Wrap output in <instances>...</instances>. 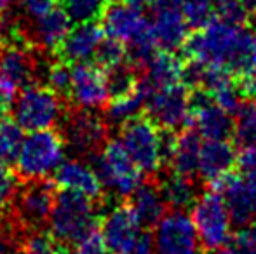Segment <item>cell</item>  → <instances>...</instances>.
Masks as SVG:
<instances>
[{"label":"cell","mask_w":256,"mask_h":254,"mask_svg":"<svg viewBox=\"0 0 256 254\" xmlns=\"http://www.w3.org/2000/svg\"><path fill=\"white\" fill-rule=\"evenodd\" d=\"M89 160L103 187L112 188L118 197L124 199H128L145 180L143 173L126 152L120 139H108L100 152L89 155Z\"/></svg>","instance_id":"cell-6"},{"label":"cell","mask_w":256,"mask_h":254,"mask_svg":"<svg viewBox=\"0 0 256 254\" xmlns=\"http://www.w3.org/2000/svg\"><path fill=\"white\" fill-rule=\"evenodd\" d=\"M72 23L74 21L66 14V10L56 5L44 16L35 17V23L28 30V37L37 49L54 56L56 49L72 30Z\"/></svg>","instance_id":"cell-21"},{"label":"cell","mask_w":256,"mask_h":254,"mask_svg":"<svg viewBox=\"0 0 256 254\" xmlns=\"http://www.w3.org/2000/svg\"><path fill=\"white\" fill-rule=\"evenodd\" d=\"M124 2L131 3V5H134V7H138V9L143 10V9H150L157 0H124Z\"/></svg>","instance_id":"cell-40"},{"label":"cell","mask_w":256,"mask_h":254,"mask_svg":"<svg viewBox=\"0 0 256 254\" xmlns=\"http://www.w3.org/2000/svg\"><path fill=\"white\" fill-rule=\"evenodd\" d=\"M74 23L100 19L110 0H58Z\"/></svg>","instance_id":"cell-29"},{"label":"cell","mask_w":256,"mask_h":254,"mask_svg":"<svg viewBox=\"0 0 256 254\" xmlns=\"http://www.w3.org/2000/svg\"><path fill=\"white\" fill-rule=\"evenodd\" d=\"M10 3H12V0H0V17L7 12V9H9Z\"/></svg>","instance_id":"cell-41"},{"label":"cell","mask_w":256,"mask_h":254,"mask_svg":"<svg viewBox=\"0 0 256 254\" xmlns=\"http://www.w3.org/2000/svg\"><path fill=\"white\" fill-rule=\"evenodd\" d=\"M24 141L23 127L7 113L0 115V160L9 166L16 164L21 145Z\"/></svg>","instance_id":"cell-27"},{"label":"cell","mask_w":256,"mask_h":254,"mask_svg":"<svg viewBox=\"0 0 256 254\" xmlns=\"http://www.w3.org/2000/svg\"><path fill=\"white\" fill-rule=\"evenodd\" d=\"M72 105L96 110L108 103L106 71L94 61L77 63L72 66Z\"/></svg>","instance_id":"cell-16"},{"label":"cell","mask_w":256,"mask_h":254,"mask_svg":"<svg viewBox=\"0 0 256 254\" xmlns=\"http://www.w3.org/2000/svg\"><path fill=\"white\" fill-rule=\"evenodd\" d=\"M211 187L225 199L234 227L239 230L253 227L256 223V183L253 180L232 171L212 181Z\"/></svg>","instance_id":"cell-12"},{"label":"cell","mask_w":256,"mask_h":254,"mask_svg":"<svg viewBox=\"0 0 256 254\" xmlns=\"http://www.w3.org/2000/svg\"><path fill=\"white\" fill-rule=\"evenodd\" d=\"M51 87L64 103H72V66L60 59L54 63H49L48 70H46V84Z\"/></svg>","instance_id":"cell-30"},{"label":"cell","mask_w":256,"mask_h":254,"mask_svg":"<svg viewBox=\"0 0 256 254\" xmlns=\"http://www.w3.org/2000/svg\"><path fill=\"white\" fill-rule=\"evenodd\" d=\"M237 166L244 176H256V143L240 148Z\"/></svg>","instance_id":"cell-37"},{"label":"cell","mask_w":256,"mask_h":254,"mask_svg":"<svg viewBox=\"0 0 256 254\" xmlns=\"http://www.w3.org/2000/svg\"><path fill=\"white\" fill-rule=\"evenodd\" d=\"M58 185L49 178L21 181L10 206V218L23 230H44L51 220Z\"/></svg>","instance_id":"cell-5"},{"label":"cell","mask_w":256,"mask_h":254,"mask_svg":"<svg viewBox=\"0 0 256 254\" xmlns=\"http://www.w3.org/2000/svg\"><path fill=\"white\" fill-rule=\"evenodd\" d=\"M254 227H256V223H254Z\"/></svg>","instance_id":"cell-43"},{"label":"cell","mask_w":256,"mask_h":254,"mask_svg":"<svg viewBox=\"0 0 256 254\" xmlns=\"http://www.w3.org/2000/svg\"><path fill=\"white\" fill-rule=\"evenodd\" d=\"M21 2V9L24 10L28 17H40L46 12L56 7L58 0H20Z\"/></svg>","instance_id":"cell-38"},{"label":"cell","mask_w":256,"mask_h":254,"mask_svg":"<svg viewBox=\"0 0 256 254\" xmlns=\"http://www.w3.org/2000/svg\"><path fill=\"white\" fill-rule=\"evenodd\" d=\"M92 61L98 64V66H102L104 71H110L112 68L128 61V49H126V44L122 40H118V38L108 37L106 35V37H103V40L100 42Z\"/></svg>","instance_id":"cell-28"},{"label":"cell","mask_w":256,"mask_h":254,"mask_svg":"<svg viewBox=\"0 0 256 254\" xmlns=\"http://www.w3.org/2000/svg\"><path fill=\"white\" fill-rule=\"evenodd\" d=\"M155 180H157L158 188H160L162 197L169 209L185 211L186 207H192L199 199L196 178L183 176L169 167H164L155 174Z\"/></svg>","instance_id":"cell-23"},{"label":"cell","mask_w":256,"mask_h":254,"mask_svg":"<svg viewBox=\"0 0 256 254\" xmlns=\"http://www.w3.org/2000/svg\"><path fill=\"white\" fill-rule=\"evenodd\" d=\"M142 223L128 200L117 204L102 218V232L112 254H129L142 235Z\"/></svg>","instance_id":"cell-14"},{"label":"cell","mask_w":256,"mask_h":254,"mask_svg":"<svg viewBox=\"0 0 256 254\" xmlns=\"http://www.w3.org/2000/svg\"><path fill=\"white\" fill-rule=\"evenodd\" d=\"M182 51L185 58L222 66L240 77L253 66L254 33L248 24H232L214 17L188 35Z\"/></svg>","instance_id":"cell-1"},{"label":"cell","mask_w":256,"mask_h":254,"mask_svg":"<svg viewBox=\"0 0 256 254\" xmlns=\"http://www.w3.org/2000/svg\"><path fill=\"white\" fill-rule=\"evenodd\" d=\"M216 254H256V227L240 228L237 234L230 235Z\"/></svg>","instance_id":"cell-35"},{"label":"cell","mask_w":256,"mask_h":254,"mask_svg":"<svg viewBox=\"0 0 256 254\" xmlns=\"http://www.w3.org/2000/svg\"><path fill=\"white\" fill-rule=\"evenodd\" d=\"M183 61L176 52L162 51L158 49L155 56L148 61L145 70L142 71V77L146 80V84L154 89H160L166 85H172L182 82Z\"/></svg>","instance_id":"cell-25"},{"label":"cell","mask_w":256,"mask_h":254,"mask_svg":"<svg viewBox=\"0 0 256 254\" xmlns=\"http://www.w3.org/2000/svg\"><path fill=\"white\" fill-rule=\"evenodd\" d=\"M108 248L102 232V218L96 225H92L74 246V254H106Z\"/></svg>","instance_id":"cell-36"},{"label":"cell","mask_w":256,"mask_h":254,"mask_svg":"<svg viewBox=\"0 0 256 254\" xmlns=\"http://www.w3.org/2000/svg\"><path fill=\"white\" fill-rule=\"evenodd\" d=\"M152 30L158 49L178 52L190 35V26L180 0H157L152 7Z\"/></svg>","instance_id":"cell-13"},{"label":"cell","mask_w":256,"mask_h":254,"mask_svg":"<svg viewBox=\"0 0 256 254\" xmlns=\"http://www.w3.org/2000/svg\"><path fill=\"white\" fill-rule=\"evenodd\" d=\"M120 143L143 176H155L164 167L160 153V127L145 112L120 124Z\"/></svg>","instance_id":"cell-4"},{"label":"cell","mask_w":256,"mask_h":254,"mask_svg":"<svg viewBox=\"0 0 256 254\" xmlns=\"http://www.w3.org/2000/svg\"><path fill=\"white\" fill-rule=\"evenodd\" d=\"M104 35L114 37L128 44L129 40L142 35L152 24L142 12V9L124 2V0H110L100 17Z\"/></svg>","instance_id":"cell-18"},{"label":"cell","mask_w":256,"mask_h":254,"mask_svg":"<svg viewBox=\"0 0 256 254\" xmlns=\"http://www.w3.org/2000/svg\"><path fill=\"white\" fill-rule=\"evenodd\" d=\"M20 176L9 164L0 160V218L7 216L12 206V200L20 188Z\"/></svg>","instance_id":"cell-34"},{"label":"cell","mask_w":256,"mask_h":254,"mask_svg":"<svg viewBox=\"0 0 256 254\" xmlns=\"http://www.w3.org/2000/svg\"><path fill=\"white\" fill-rule=\"evenodd\" d=\"M236 143L230 139H206L200 146L199 176L204 183H212L225 174L232 173L237 166Z\"/></svg>","instance_id":"cell-20"},{"label":"cell","mask_w":256,"mask_h":254,"mask_svg":"<svg viewBox=\"0 0 256 254\" xmlns=\"http://www.w3.org/2000/svg\"><path fill=\"white\" fill-rule=\"evenodd\" d=\"M188 26L199 30L216 17V0H180Z\"/></svg>","instance_id":"cell-32"},{"label":"cell","mask_w":256,"mask_h":254,"mask_svg":"<svg viewBox=\"0 0 256 254\" xmlns=\"http://www.w3.org/2000/svg\"><path fill=\"white\" fill-rule=\"evenodd\" d=\"M64 254H70V251H68V253H64Z\"/></svg>","instance_id":"cell-42"},{"label":"cell","mask_w":256,"mask_h":254,"mask_svg":"<svg viewBox=\"0 0 256 254\" xmlns=\"http://www.w3.org/2000/svg\"><path fill=\"white\" fill-rule=\"evenodd\" d=\"M145 113L160 129L180 132L192 126L190 117V89L183 82L155 89L148 96Z\"/></svg>","instance_id":"cell-9"},{"label":"cell","mask_w":256,"mask_h":254,"mask_svg":"<svg viewBox=\"0 0 256 254\" xmlns=\"http://www.w3.org/2000/svg\"><path fill=\"white\" fill-rule=\"evenodd\" d=\"M157 254H199L200 241L192 216L180 209H169L154 228Z\"/></svg>","instance_id":"cell-10"},{"label":"cell","mask_w":256,"mask_h":254,"mask_svg":"<svg viewBox=\"0 0 256 254\" xmlns=\"http://www.w3.org/2000/svg\"><path fill=\"white\" fill-rule=\"evenodd\" d=\"M190 117L192 126L206 139H230L234 134V117L218 106L209 92L202 89L190 91Z\"/></svg>","instance_id":"cell-15"},{"label":"cell","mask_w":256,"mask_h":254,"mask_svg":"<svg viewBox=\"0 0 256 254\" xmlns=\"http://www.w3.org/2000/svg\"><path fill=\"white\" fill-rule=\"evenodd\" d=\"M24 234L10 214L0 218V254H23Z\"/></svg>","instance_id":"cell-33"},{"label":"cell","mask_w":256,"mask_h":254,"mask_svg":"<svg viewBox=\"0 0 256 254\" xmlns=\"http://www.w3.org/2000/svg\"><path fill=\"white\" fill-rule=\"evenodd\" d=\"M129 254H157L155 253V242H154V234L150 230H143L140 235L138 242L134 244L132 251Z\"/></svg>","instance_id":"cell-39"},{"label":"cell","mask_w":256,"mask_h":254,"mask_svg":"<svg viewBox=\"0 0 256 254\" xmlns=\"http://www.w3.org/2000/svg\"><path fill=\"white\" fill-rule=\"evenodd\" d=\"M126 200L134 209L143 230H154L162 216L169 211L155 176H150V180H143L142 185Z\"/></svg>","instance_id":"cell-22"},{"label":"cell","mask_w":256,"mask_h":254,"mask_svg":"<svg viewBox=\"0 0 256 254\" xmlns=\"http://www.w3.org/2000/svg\"><path fill=\"white\" fill-rule=\"evenodd\" d=\"M202 146V136L194 126L185 127L176 136L174 152L169 164V169L183 176H199V157Z\"/></svg>","instance_id":"cell-24"},{"label":"cell","mask_w":256,"mask_h":254,"mask_svg":"<svg viewBox=\"0 0 256 254\" xmlns=\"http://www.w3.org/2000/svg\"><path fill=\"white\" fill-rule=\"evenodd\" d=\"M64 141L74 150L86 155L100 152L108 141V127L102 117L96 115L92 110L82 106H72L64 110Z\"/></svg>","instance_id":"cell-11"},{"label":"cell","mask_w":256,"mask_h":254,"mask_svg":"<svg viewBox=\"0 0 256 254\" xmlns=\"http://www.w3.org/2000/svg\"><path fill=\"white\" fill-rule=\"evenodd\" d=\"M68 248L54 239L51 232L34 230L24 234L23 241V254H64Z\"/></svg>","instance_id":"cell-31"},{"label":"cell","mask_w":256,"mask_h":254,"mask_svg":"<svg viewBox=\"0 0 256 254\" xmlns=\"http://www.w3.org/2000/svg\"><path fill=\"white\" fill-rule=\"evenodd\" d=\"M192 221L196 225L200 246L206 251H218L232 235V220L225 199L216 190H208L192 206Z\"/></svg>","instance_id":"cell-8"},{"label":"cell","mask_w":256,"mask_h":254,"mask_svg":"<svg viewBox=\"0 0 256 254\" xmlns=\"http://www.w3.org/2000/svg\"><path fill=\"white\" fill-rule=\"evenodd\" d=\"M64 136L61 131L42 129L24 136L20 155L16 159V174L21 181L49 178L63 162Z\"/></svg>","instance_id":"cell-3"},{"label":"cell","mask_w":256,"mask_h":254,"mask_svg":"<svg viewBox=\"0 0 256 254\" xmlns=\"http://www.w3.org/2000/svg\"><path fill=\"white\" fill-rule=\"evenodd\" d=\"M232 138L239 150L256 143V98H244L236 110Z\"/></svg>","instance_id":"cell-26"},{"label":"cell","mask_w":256,"mask_h":254,"mask_svg":"<svg viewBox=\"0 0 256 254\" xmlns=\"http://www.w3.org/2000/svg\"><path fill=\"white\" fill-rule=\"evenodd\" d=\"M52 180L58 188H68V190L80 192L91 197L98 204L104 200V187L91 166L78 160H64L56 167L52 173Z\"/></svg>","instance_id":"cell-19"},{"label":"cell","mask_w":256,"mask_h":254,"mask_svg":"<svg viewBox=\"0 0 256 254\" xmlns=\"http://www.w3.org/2000/svg\"><path fill=\"white\" fill-rule=\"evenodd\" d=\"M104 37V30L100 19L84 21V23H75V26L68 31L64 40L54 52V58L60 61L70 64L92 61L98 49L100 42Z\"/></svg>","instance_id":"cell-17"},{"label":"cell","mask_w":256,"mask_h":254,"mask_svg":"<svg viewBox=\"0 0 256 254\" xmlns=\"http://www.w3.org/2000/svg\"><path fill=\"white\" fill-rule=\"evenodd\" d=\"M68 103H64L51 87L34 84L21 89L14 101V119L26 131H42L56 126L63 117Z\"/></svg>","instance_id":"cell-7"},{"label":"cell","mask_w":256,"mask_h":254,"mask_svg":"<svg viewBox=\"0 0 256 254\" xmlns=\"http://www.w3.org/2000/svg\"><path fill=\"white\" fill-rule=\"evenodd\" d=\"M98 202L80 192L58 188L56 200L49 220L51 234L64 248H74L77 241L100 221L96 214Z\"/></svg>","instance_id":"cell-2"}]
</instances>
